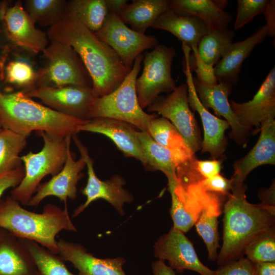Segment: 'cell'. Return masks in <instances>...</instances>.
<instances>
[{
	"label": "cell",
	"instance_id": "cell-1",
	"mask_svg": "<svg viewBox=\"0 0 275 275\" xmlns=\"http://www.w3.org/2000/svg\"><path fill=\"white\" fill-rule=\"evenodd\" d=\"M47 36L50 41L70 45L77 53L91 78L92 89L97 97L114 91L130 72L108 45L69 12L49 28Z\"/></svg>",
	"mask_w": 275,
	"mask_h": 275
},
{
	"label": "cell",
	"instance_id": "cell-2",
	"mask_svg": "<svg viewBox=\"0 0 275 275\" xmlns=\"http://www.w3.org/2000/svg\"><path fill=\"white\" fill-rule=\"evenodd\" d=\"M244 183H233L224 205L223 244L216 261L222 265L243 256L246 245L274 226L275 207L247 201Z\"/></svg>",
	"mask_w": 275,
	"mask_h": 275
},
{
	"label": "cell",
	"instance_id": "cell-3",
	"mask_svg": "<svg viewBox=\"0 0 275 275\" xmlns=\"http://www.w3.org/2000/svg\"><path fill=\"white\" fill-rule=\"evenodd\" d=\"M89 120L68 116L33 100L24 92L0 89V124L28 137L33 131L62 138L73 136Z\"/></svg>",
	"mask_w": 275,
	"mask_h": 275
},
{
	"label": "cell",
	"instance_id": "cell-4",
	"mask_svg": "<svg viewBox=\"0 0 275 275\" xmlns=\"http://www.w3.org/2000/svg\"><path fill=\"white\" fill-rule=\"evenodd\" d=\"M0 228L17 238L33 240L57 255V234L63 230L77 231L67 207L62 209L48 203L42 213H37L23 208L11 196L0 199Z\"/></svg>",
	"mask_w": 275,
	"mask_h": 275
},
{
	"label": "cell",
	"instance_id": "cell-5",
	"mask_svg": "<svg viewBox=\"0 0 275 275\" xmlns=\"http://www.w3.org/2000/svg\"><path fill=\"white\" fill-rule=\"evenodd\" d=\"M144 56H138L131 70L122 84L111 93L96 97L91 105L89 119L104 117L126 122L148 132L155 113H146L139 104L135 90V81L141 68Z\"/></svg>",
	"mask_w": 275,
	"mask_h": 275
},
{
	"label": "cell",
	"instance_id": "cell-6",
	"mask_svg": "<svg viewBox=\"0 0 275 275\" xmlns=\"http://www.w3.org/2000/svg\"><path fill=\"white\" fill-rule=\"evenodd\" d=\"M37 132L43 140V146L38 152L31 151L20 156L24 164V176L11 193L10 196L23 205H27L45 176H53L62 169L67 157L66 137L62 138L44 132Z\"/></svg>",
	"mask_w": 275,
	"mask_h": 275
},
{
	"label": "cell",
	"instance_id": "cell-7",
	"mask_svg": "<svg viewBox=\"0 0 275 275\" xmlns=\"http://www.w3.org/2000/svg\"><path fill=\"white\" fill-rule=\"evenodd\" d=\"M42 53L44 64L37 72L34 88L66 86L92 88V81L88 71L70 45L50 41Z\"/></svg>",
	"mask_w": 275,
	"mask_h": 275
},
{
	"label": "cell",
	"instance_id": "cell-8",
	"mask_svg": "<svg viewBox=\"0 0 275 275\" xmlns=\"http://www.w3.org/2000/svg\"><path fill=\"white\" fill-rule=\"evenodd\" d=\"M176 54L173 47L163 44L144 53L143 72L135 81L138 101L143 109L150 105L161 93H171L176 87L171 70Z\"/></svg>",
	"mask_w": 275,
	"mask_h": 275
},
{
	"label": "cell",
	"instance_id": "cell-9",
	"mask_svg": "<svg viewBox=\"0 0 275 275\" xmlns=\"http://www.w3.org/2000/svg\"><path fill=\"white\" fill-rule=\"evenodd\" d=\"M148 112L157 113L168 119L184 138L191 152L201 150L200 130L188 101L187 86L183 83L166 95L159 96L147 107Z\"/></svg>",
	"mask_w": 275,
	"mask_h": 275
},
{
	"label": "cell",
	"instance_id": "cell-10",
	"mask_svg": "<svg viewBox=\"0 0 275 275\" xmlns=\"http://www.w3.org/2000/svg\"><path fill=\"white\" fill-rule=\"evenodd\" d=\"M94 33L115 51L129 71L136 58L143 51L154 49L159 44L155 36L130 29L114 13H108L102 28Z\"/></svg>",
	"mask_w": 275,
	"mask_h": 275
},
{
	"label": "cell",
	"instance_id": "cell-11",
	"mask_svg": "<svg viewBox=\"0 0 275 275\" xmlns=\"http://www.w3.org/2000/svg\"><path fill=\"white\" fill-rule=\"evenodd\" d=\"M87 167L88 180L81 193L86 197V202L80 205L74 211L73 217L80 214L92 202L101 199L113 205L119 214L123 216L124 203H131L133 195L123 188L124 179L116 174L108 180L102 181L96 176L94 169V161L90 157L87 148L81 142L76 135L72 137Z\"/></svg>",
	"mask_w": 275,
	"mask_h": 275
},
{
	"label": "cell",
	"instance_id": "cell-12",
	"mask_svg": "<svg viewBox=\"0 0 275 275\" xmlns=\"http://www.w3.org/2000/svg\"><path fill=\"white\" fill-rule=\"evenodd\" d=\"M183 52V71L186 78L188 101L189 107L199 114L204 129L201 153L207 152L212 159L224 158V153L228 144L226 131L230 128L229 123L210 113L200 101L196 91L189 64L190 49L182 47Z\"/></svg>",
	"mask_w": 275,
	"mask_h": 275
},
{
	"label": "cell",
	"instance_id": "cell-13",
	"mask_svg": "<svg viewBox=\"0 0 275 275\" xmlns=\"http://www.w3.org/2000/svg\"><path fill=\"white\" fill-rule=\"evenodd\" d=\"M25 93L56 111L82 120H89L90 108L97 97L91 87L78 86L35 88Z\"/></svg>",
	"mask_w": 275,
	"mask_h": 275
},
{
	"label": "cell",
	"instance_id": "cell-14",
	"mask_svg": "<svg viewBox=\"0 0 275 275\" xmlns=\"http://www.w3.org/2000/svg\"><path fill=\"white\" fill-rule=\"evenodd\" d=\"M154 253L158 260H167L169 266L177 272L190 270L200 275H215V270L201 262L184 233L173 227L155 242Z\"/></svg>",
	"mask_w": 275,
	"mask_h": 275
},
{
	"label": "cell",
	"instance_id": "cell-15",
	"mask_svg": "<svg viewBox=\"0 0 275 275\" xmlns=\"http://www.w3.org/2000/svg\"><path fill=\"white\" fill-rule=\"evenodd\" d=\"M20 1L8 9L2 25V32L10 45L34 53L42 52L49 44L44 32L36 28Z\"/></svg>",
	"mask_w": 275,
	"mask_h": 275
},
{
	"label": "cell",
	"instance_id": "cell-16",
	"mask_svg": "<svg viewBox=\"0 0 275 275\" xmlns=\"http://www.w3.org/2000/svg\"><path fill=\"white\" fill-rule=\"evenodd\" d=\"M72 136L66 137L67 141V157L62 169L47 182L40 183L27 206H37L46 197L54 196L64 202L67 207L68 199L74 200L77 197V184L84 176L81 171L86 166L84 158L75 160L71 150Z\"/></svg>",
	"mask_w": 275,
	"mask_h": 275
},
{
	"label": "cell",
	"instance_id": "cell-17",
	"mask_svg": "<svg viewBox=\"0 0 275 275\" xmlns=\"http://www.w3.org/2000/svg\"><path fill=\"white\" fill-rule=\"evenodd\" d=\"M231 107L240 124L247 130H259L261 123L275 118V68L270 70L253 99L243 103L230 101Z\"/></svg>",
	"mask_w": 275,
	"mask_h": 275
},
{
	"label": "cell",
	"instance_id": "cell-18",
	"mask_svg": "<svg viewBox=\"0 0 275 275\" xmlns=\"http://www.w3.org/2000/svg\"><path fill=\"white\" fill-rule=\"evenodd\" d=\"M193 82L198 98L204 107L207 109L211 108L217 117H223L231 128L230 138L238 145L244 147L250 131L240 124L231 107L228 96L232 88L223 83L205 84L195 77Z\"/></svg>",
	"mask_w": 275,
	"mask_h": 275
},
{
	"label": "cell",
	"instance_id": "cell-19",
	"mask_svg": "<svg viewBox=\"0 0 275 275\" xmlns=\"http://www.w3.org/2000/svg\"><path fill=\"white\" fill-rule=\"evenodd\" d=\"M79 131L105 135L113 141L125 156L136 158L147 168V159L137 136V131L131 124L109 118H95L80 126Z\"/></svg>",
	"mask_w": 275,
	"mask_h": 275
},
{
	"label": "cell",
	"instance_id": "cell-20",
	"mask_svg": "<svg viewBox=\"0 0 275 275\" xmlns=\"http://www.w3.org/2000/svg\"><path fill=\"white\" fill-rule=\"evenodd\" d=\"M59 255L71 262L78 271V275H126L123 269L126 260L115 258L100 259L88 253L82 245L59 238Z\"/></svg>",
	"mask_w": 275,
	"mask_h": 275
},
{
	"label": "cell",
	"instance_id": "cell-21",
	"mask_svg": "<svg viewBox=\"0 0 275 275\" xmlns=\"http://www.w3.org/2000/svg\"><path fill=\"white\" fill-rule=\"evenodd\" d=\"M275 118H269L260 124V136L254 147L243 157L233 164V183H244L250 173L257 167L275 164Z\"/></svg>",
	"mask_w": 275,
	"mask_h": 275
},
{
	"label": "cell",
	"instance_id": "cell-22",
	"mask_svg": "<svg viewBox=\"0 0 275 275\" xmlns=\"http://www.w3.org/2000/svg\"><path fill=\"white\" fill-rule=\"evenodd\" d=\"M268 36L266 24L259 28L245 39L233 42L226 54L214 68L217 82L225 84L232 88L238 81L241 65L254 48Z\"/></svg>",
	"mask_w": 275,
	"mask_h": 275
},
{
	"label": "cell",
	"instance_id": "cell-23",
	"mask_svg": "<svg viewBox=\"0 0 275 275\" xmlns=\"http://www.w3.org/2000/svg\"><path fill=\"white\" fill-rule=\"evenodd\" d=\"M168 31L176 36L191 51L197 48L201 38L210 30L197 17L185 11L169 8L152 26Z\"/></svg>",
	"mask_w": 275,
	"mask_h": 275
},
{
	"label": "cell",
	"instance_id": "cell-24",
	"mask_svg": "<svg viewBox=\"0 0 275 275\" xmlns=\"http://www.w3.org/2000/svg\"><path fill=\"white\" fill-rule=\"evenodd\" d=\"M34 261L20 238L0 228V275H36Z\"/></svg>",
	"mask_w": 275,
	"mask_h": 275
},
{
	"label": "cell",
	"instance_id": "cell-25",
	"mask_svg": "<svg viewBox=\"0 0 275 275\" xmlns=\"http://www.w3.org/2000/svg\"><path fill=\"white\" fill-rule=\"evenodd\" d=\"M199 188L201 207L195 224L206 246L208 259L214 261L217 259L219 248L217 221L221 213L219 198L217 195Z\"/></svg>",
	"mask_w": 275,
	"mask_h": 275
},
{
	"label": "cell",
	"instance_id": "cell-26",
	"mask_svg": "<svg viewBox=\"0 0 275 275\" xmlns=\"http://www.w3.org/2000/svg\"><path fill=\"white\" fill-rule=\"evenodd\" d=\"M228 4L227 1L169 0V8L179 9L197 17L210 31L228 29L233 16L224 10Z\"/></svg>",
	"mask_w": 275,
	"mask_h": 275
},
{
	"label": "cell",
	"instance_id": "cell-27",
	"mask_svg": "<svg viewBox=\"0 0 275 275\" xmlns=\"http://www.w3.org/2000/svg\"><path fill=\"white\" fill-rule=\"evenodd\" d=\"M137 136L147 159L146 169L163 172L168 180V187L176 185V169L184 161L181 157L156 143L147 132L137 131Z\"/></svg>",
	"mask_w": 275,
	"mask_h": 275
},
{
	"label": "cell",
	"instance_id": "cell-28",
	"mask_svg": "<svg viewBox=\"0 0 275 275\" xmlns=\"http://www.w3.org/2000/svg\"><path fill=\"white\" fill-rule=\"evenodd\" d=\"M169 8V0H134L118 14L120 19L131 29L145 34L159 16Z\"/></svg>",
	"mask_w": 275,
	"mask_h": 275
},
{
	"label": "cell",
	"instance_id": "cell-29",
	"mask_svg": "<svg viewBox=\"0 0 275 275\" xmlns=\"http://www.w3.org/2000/svg\"><path fill=\"white\" fill-rule=\"evenodd\" d=\"M148 133L156 143L177 154L184 160L195 154L176 128L166 118L157 117L151 120Z\"/></svg>",
	"mask_w": 275,
	"mask_h": 275
},
{
	"label": "cell",
	"instance_id": "cell-30",
	"mask_svg": "<svg viewBox=\"0 0 275 275\" xmlns=\"http://www.w3.org/2000/svg\"><path fill=\"white\" fill-rule=\"evenodd\" d=\"M235 32L232 29L210 31L198 45L199 55L202 61L213 67L226 54L233 43Z\"/></svg>",
	"mask_w": 275,
	"mask_h": 275
},
{
	"label": "cell",
	"instance_id": "cell-31",
	"mask_svg": "<svg viewBox=\"0 0 275 275\" xmlns=\"http://www.w3.org/2000/svg\"><path fill=\"white\" fill-rule=\"evenodd\" d=\"M24 9L35 24L49 28L61 21L68 13L64 0H26Z\"/></svg>",
	"mask_w": 275,
	"mask_h": 275
},
{
	"label": "cell",
	"instance_id": "cell-32",
	"mask_svg": "<svg viewBox=\"0 0 275 275\" xmlns=\"http://www.w3.org/2000/svg\"><path fill=\"white\" fill-rule=\"evenodd\" d=\"M68 12L93 32L103 26L108 14L105 0H70Z\"/></svg>",
	"mask_w": 275,
	"mask_h": 275
},
{
	"label": "cell",
	"instance_id": "cell-33",
	"mask_svg": "<svg viewBox=\"0 0 275 275\" xmlns=\"http://www.w3.org/2000/svg\"><path fill=\"white\" fill-rule=\"evenodd\" d=\"M20 239L34 261L36 275H76L69 270L65 261L59 255L33 240Z\"/></svg>",
	"mask_w": 275,
	"mask_h": 275
},
{
	"label": "cell",
	"instance_id": "cell-34",
	"mask_svg": "<svg viewBox=\"0 0 275 275\" xmlns=\"http://www.w3.org/2000/svg\"><path fill=\"white\" fill-rule=\"evenodd\" d=\"M27 138L3 128L0 132V175L22 166L19 155L26 145Z\"/></svg>",
	"mask_w": 275,
	"mask_h": 275
},
{
	"label": "cell",
	"instance_id": "cell-35",
	"mask_svg": "<svg viewBox=\"0 0 275 275\" xmlns=\"http://www.w3.org/2000/svg\"><path fill=\"white\" fill-rule=\"evenodd\" d=\"M36 76L37 72L30 63L19 58H11L9 52L1 82L9 87L23 88L26 92L35 88Z\"/></svg>",
	"mask_w": 275,
	"mask_h": 275
},
{
	"label": "cell",
	"instance_id": "cell-36",
	"mask_svg": "<svg viewBox=\"0 0 275 275\" xmlns=\"http://www.w3.org/2000/svg\"><path fill=\"white\" fill-rule=\"evenodd\" d=\"M253 263L275 262V226L262 232L245 247L244 255Z\"/></svg>",
	"mask_w": 275,
	"mask_h": 275
},
{
	"label": "cell",
	"instance_id": "cell-37",
	"mask_svg": "<svg viewBox=\"0 0 275 275\" xmlns=\"http://www.w3.org/2000/svg\"><path fill=\"white\" fill-rule=\"evenodd\" d=\"M174 187L168 188L172 198L170 213L174 223L173 227L184 233L194 225L198 215L186 208L175 193Z\"/></svg>",
	"mask_w": 275,
	"mask_h": 275
},
{
	"label": "cell",
	"instance_id": "cell-38",
	"mask_svg": "<svg viewBox=\"0 0 275 275\" xmlns=\"http://www.w3.org/2000/svg\"><path fill=\"white\" fill-rule=\"evenodd\" d=\"M268 0H238L234 29L238 30L260 14H263Z\"/></svg>",
	"mask_w": 275,
	"mask_h": 275
},
{
	"label": "cell",
	"instance_id": "cell-39",
	"mask_svg": "<svg viewBox=\"0 0 275 275\" xmlns=\"http://www.w3.org/2000/svg\"><path fill=\"white\" fill-rule=\"evenodd\" d=\"M193 54H190L189 64L191 71H195L196 78L200 82L207 85H215L217 81L214 73V68L205 64L200 57L198 48L193 49Z\"/></svg>",
	"mask_w": 275,
	"mask_h": 275
},
{
	"label": "cell",
	"instance_id": "cell-40",
	"mask_svg": "<svg viewBox=\"0 0 275 275\" xmlns=\"http://www.w3.org/2000/svg\"><path fill=\"white\" fill-rule=\"evenodd\" d=\"M215 275H256L253 263L243 256L220 265Z\"/></svg>",
	"mask_w": 275,
	"mask_h": 275
},
{
	"label": "cell",
	"instance_id": "cell-41",
	"mask_svg": "<svg viewBox=\"0 0 275 275\" xmlns=\"http://www.w3.org/2000/svg\"><path fill=\"white\" fill-rule=\"evenodd\" d=\"M198 185L204 191L228 196L232 189V181L218 174L202 180Z\"/></svg>",
	"mask_w": 275,
	"mask_h": 275
},
{
	"label": "cell",
	"instance_id": "cell-42",
	"mask_svg": "<svg viewBox=\"0 0 275 275\" xmlns=\"http://www.w3.org/2000/svg\"><path fill=\"white\" fill-rule=\"evenodd\" d=\"M224 159L198 160L195 157L193 161L194 167L201 181L219 174Z\"/></svg>",
	"mask_w": 275,
	"mask_h": 275
},
{
	"label": "cell",
	"instance_id": "cell-43",
	"mask_svg": "<svg viewBox=\"0 0 275 275\" xmlns=\"http://www.w3.org/2000/svg\"><path fill=\"white\" fill-rule=\"evenodd\" d=\"M24 176V167L0 175V199L3 193L11 187L13 188L20 183Z\"/></svg>",
	"mask_w": 275,
	"mask_h": 275
},
{
	"label": "cell",
	"instance_id": "cell-44",
	"mask_svg": "<svg viewBox=\"0 0 275 275\" xmlns=\"http://www.w3.org/2000/svg\"><path fill=\"white\" fill-rule=\"evenodd\" d=\"M268 29V36L275 35V1H269L263 13Z\"/></svg>",
	"mask_w": 275,
	"mask_h": 275
},
{
	"label": "cell",
	"instance_id": "cell-45",
	"mask_svg": "<svg viewBox=\"0 0 275 275\" xmlns=\"http://www.w3.org/2000/svg\"><path fill=\"white\" fill-rule=\"evenodd\" d=\"M258 197L261 201V203L275 207V182L274 180L269 188H262L258 193Z\"/></svg>",
	"mask_w": 275,
	"mask_h": 275
},
{
	"label": "cell",
	"instance_id": "cell-46",
	"mask_svg": "<svg viewBox=\"0 0 275 275\" xmlns=\"http://www.w3.org/2000/svg\"><path fill=\"white\" fill-rule=\"evenodd\" d=\"M253 266L256 275H275V262H255Z\"/></svg>",
	"mask_w": 275,
	"mask_h": 275
},
{
	"label": "cell",
	"instance_id": "cell-47",
	"mask_svg": "<svg viewBox=\"0 0 275 275\" xmlns=\"http://www.w3.org/2000/svg\"><path fill=\"white\" fill-rule=\"evenodd\" d=\"M2 34V30L0 29V35ZM3 35L0 37V83L3 78V73L4 66L9 53L11 50V45L9 43H6L3 39Z\"/></svg>",
	"mask_w": 275,
	"mask_h": 275
},
{
	"label": "cell",
	"instance_id": "cell-48",
	"mask_svg": "<svg viewBox=\"0 0 275 275\" xmlns=\"http://www.w3.org/2000/svg\"><path fill=\"white\" fill-rule=\"evenodd\" d=\"M152 269L153 275H177L176 272L164 261L158 260L152 263Z\"/></svg>",
	"mask_w": 275,
	"mask_h": 275
},
{
	"label": "cell",
	"instance_id": "cell-49",
	"mask_svg": "<svg viewBox=\"0 0 275 275\" xmlns=\"http://www.w3.org/2000/svg\"><path fill=\"white\" fill-rule=\"evenodd\" d=\"M108 13L118 15L127 5V0H105Z\"/></svg>",
	"mask_w": 275,
	"mask_h": 275
},
{
	"label": "cell",
	"instance_id": "cell-50",
	"mask_svg": "<svg viewBox=\"0 0 275 275\" xmlns=\"http://www.w3.org/2000/svg\"><path fill=\"white\" fill-rule=\"evenodd\" d=\"M11 5V4L10 1H0V29L2 28L5 15Z\"/></svg>",
	"mask_w": 275,
	"mask_h": 275
},
{
	"label": "cell",
	"instance_id": "cell-51",
	"mask_svg": "<svg viewBox=\"0 0 275 275\" xmlns=\"http://www.w3.org/2000/svg\"><path fill=\"white\" fill-rule=\"evenodd\" d=\"M2 129H3V127H2V126H1V125L0 124V132H1V131H2Z\"/></svg>",
	"mask_w": 275,
	"mask_h": 275
}]
</instances>
